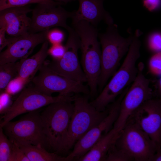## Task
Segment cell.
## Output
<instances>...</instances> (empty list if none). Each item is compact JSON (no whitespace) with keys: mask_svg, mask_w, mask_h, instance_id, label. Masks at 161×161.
I'll use <instances>...</instances> for the list:
<instances>
[{"mask_svg":"<svg viewBox=\"0 0 161 161\" xmlns=\"http://www.w3.org/2000/svg\"><path fill=\"white\" fill-rule=\"evenodd\" d=\"M128 118L131 119L158 145H161L160 98H153L147 100Z\"/></svg>","mask_w":161,"mask_h":161,"instance_id":"14","label":"cell"},{"mask_svg":"<svg viewBox=\"0 0 161 161\" xmlns=\"http://www.w3.org/2000/svg\"><path fill=\"white\" fill-rule=\"evenodd\" d=\"M142 32L137 30L122 65L109 82L102 89L100 94L90 102L97 111H103L116 100V97L133 82L138 72L136 63L140 56L141 42L139 37Z\"/></svg>","mask_w":161,"mask_h":161,"instance_id":"1","label":"cell"},{"mask_svg":"<svg viewBox=\"0 0 161 161\" xmlns=\"http://www.w3.org/2000/svg\"><path fill=\"white\" fill-rule=\"evenodd\" d=\"M148 48L152 52L155 53L161 52V34L160 32H154L151 33L148 39Z\"/></svg>","mask_w":161,"mask_h":161,"instance_id":"27","label":"cell"},{"mask_svg":"<svg viewBox=\"0 0 161 161\" xmlns=\"http://www.w3.org/2000/svg\"><path fill=\"white\" fill-rule=\"evenodd\" d=\"M27 83L25 80L17 76L9 82L4 92L10 95H14L22 89Z\"/></svg>","mask_w":161,"mask_h":161,"instance_id":"26","label":"cell"},{"mask_svg":"<svg viewBox=\"0 0 161 161\" xmlns=\"http://www.w3.org/2000/svg\"><path fill=\"white\" fill-rule=\"evenodd\" d=\"M80 40L82 68L86 78L89 95L95 96L97 91L101 71V50L97 40V30L85 21L73 25Z\"/></svg>","mask_w":161,"mask_h":161,"instance_id":"2","label":"cell"},{"mask_svg":"<svg viewBox=\"0 0 161 161\" xmlns=\"http://www.w3.org/2000/svg\"><path fill=\"white\" fill-rule=\"evenodd\" d=\"M33 3L62 4L53 0H0V11L9 7L23 6Z\"/></svg>","mask_w":161,"mask_h":161,"instance_id":"22","label":"cell"},{"mask_svg":"<svg viewBox=\"0 0 161 161\" xmlns=\"http://www.w3.org/2000/svg\"><path fill=\"white\" fill-rule=\"evenodd\" d=\"M12 142L0 128V161H9Z\"/></svg>","mask_w":161,"mask_h":161,"instance_id":"24","label":"cell"},{"mask_svg":"<svg viewBox=\"0 0 161 161\" xmlns=\"http://www.w3.org/2000/svg\"><path fill=\"white\" fill-rule=\"evenodd\" d=\"M75 96L72 95L52 96L45 94L34 86L23 89L20 94L4 112L2 119L0 122V128L17 116L25 113L38 110L39 109L57 102H73Z\"/></svg>","mask_w":161,"mask_h":161,"instance_id":"8","label":"cell"},{"mask_svg":"<svg viewBox=\"0 0 161 161\" xmlns=\"http://www.w3.org/2000/svg\"><path fill=\"white\" fill-rule=\"evenodd\" d=\"M161 0H143V6L148 11L153 12L157 10L160 7Z\"/></svg>","mask_w":161,"mask_h":161,"instance_id":"31","label":"cell"},{"mask_svg":"<svg viewBox=\"0 0 161 161\" xmlns=\"http://www.w3.org/2000/svg\"><path fill=\"white\" fill-rule=\"evenodd\" d=\"M64 38V32L58 29L49 30L47 34V40L52 44H61Z\"/></svg>","mask_w":161,"mask_h":161,"instance_id":"29","label":"cell"},{"mask_svg":"<svg viewBox=\"0 0 161 161\" xmlns=\"http://www.w3.org/2000/svg\"><path fill=\"white\" fill-rule=\"evenodd\" d=\"M148 68L150 72L154 75L160 77L161 75V52L155 53L149 59Z\"/></svg>","mask_w":161,"mask_h":161,"instance_id":"25","label":"cell"},{"mask_svg":"<svg viewBox=\"0 0 161 161\" xmlns=\"http://www.w3.org/2000/svg\"><path fill=\"white\" fill-rule=\"evenodd\" d=\"M127 90V88L125 89L118 98L107 107L108 111L106 116L76 142L73 151L66 157L67 161L77 160L89 151L102 137L113 128L119 115L121 102Z\"/></svg>","mask_w":161,"mask_h":161,"instance_id":"11","label":"cell"},{"mask_svg":"<svg viewBox=\"0 0 161 161\" xmlns=\"http://www.w3.org/2000/svg\"><path fill=\"white\" fill-rule=\"evenodd\" d=\"M106 161H132L133 159L122 149L113 144L107 154Z\"/></svg>","mask_w":161,"mask_h":161,"instance_id":"23","label":"cell"},{"mask_svg":"<svg viewBox=\"0 0 161 161\" xmlns=\"http://www.w3.org/2000/svg\"><path fill=\"white\" fill-rule=\"evenodd\" d=\"M11 142L12 148L9 161H29L21 148L16 143Z\"/></svg>","mask_w":161,"mask_h":161,"instance_id":"28","label":"cell"},{"mask_svg":"<svg viewBox=\"0 0 161 161\" xmlns=\"http://www.w3.org/2000/svg\"><path fill=\"white\" fill-rule=\"evenodd\" d=\"M65 52V46L62 44H52L48 49V55H50L55 59H58L61 58Z\"/></svg>","mask_w":161,"mask_h":161,"instance_id":"30","label":"cell"},{"mask_svg":"<svg viewBox=\"0 0 161 161\" xmlns=\"http://www.w3.org/2000/svg\"><path fill=\"white\" fill-rule=\"evenodd\" d=\"M48 46L49 42L47 40L42 43L40 49L36 53L30 57L20 60L17 76L27 83L31 81L48 55Z\"/></svg>","mask_w":161,"mask_h":161,"instance_id":"18","label":"cell"},{"mask_svg":"<svg viewBox=\"0 0 161 161\" xmlns=\"http://www.w3.org/2000/svg\"><path fill=\"white\" fill-rule=\"evenodd\" d=\"M68 31V38L65 45V52L63 56L58 59L45 60V63L50 69L56 73L83 83L86 82L87 80L78 59L80 39L73 28L71 27Z\"/></svg>","mask_w":161,"mask_h":161,"instance_id":"12","label":"cell"},{"mask_svg":"<svg viewBox=\"0 0 161 161\" xmlns=\"http://www.w3.org/2000/svg\"><path fill=\"white\" fill-rule=\"evenodd\" d=\"M161 161V148H159L156 153L153 155L151 161Z\"/></svg>","mask_w":161,"mask_h":161,"instance_id":"34","label":"cell"},{"mask_svg":"<svg viewBox=\"0 0 161 161\" xmlns=\"http://www.w3.org/2000/svg\"><path fill=\"white\" fill-rule=\"evenodd\" d=\"M74 110L67 136L61 153L66 154L89 130L100 123L107 115L108 109L97 111L89 102L87 96H75Z\"/></svg>","mask_w":161,"mask_h":161,"instance_id":"5","label":"cell"},{"mask_svg":"<svg viewBox=\"0 0 161 161\" xmlns=\"http://www.w3.org/2000/svg\"><path fill=\"white\" fill-rule=\"evenodd\" d=\"M78 9L72 11L71 17L73 25L82 21H87L94 27L101 21L108 25L113 24V21L103 6L104 0H78Z\"/></svg>","mask_w":161,"mask_h":161,"instance_id":"17","label":"cell"},{"mask_svg":"<svg viewBox=\"0 0 161 161\" xmlns=\"http://www.w3.org/2000/svg\"><path fill=\"white\" fill-rule=\"evenodd\" d=\"M6 108L0 102V114L3 113Z\"/></svg>","mask_w":161,"mask_h":161,"instance_id":"35","label":"cell"},{"mask_svg":"<svg viewBox=\"0 0 161 161\" xmlns=\"http://www.w3.org/2000/svg\"><path fill=\"white\" fill-rule=\"evenodd\" d=\"M120 131L113 128L102 137L89 151L77 161H105L109 150L115 143Z\"/></svg>","mask_w":161,"mask_h":161,"instance_id":"19","label":"cell"},{"mask_svg":"<svg viewBox=\"0 0 161 161\" xmlns=\"http://www.w3.org/2000/svg\"><path fill=\"white\" fill-rule=\"evenodd\" d=\"M32 10L27 5L9 7L0 11V28L6 33L17 37L29 33L31 19L27 16Z\"/></svg>","mask_w":161,"mask_h":161,"instance_id":"16","label":"cell"},{"mask_svg":"<svg viewBox=\"0 0 161 161\" xmlns=\"http://www.w3.org/2000/svg\"><path fill=\"white\" fill-rule=\"evenodd\" d=\"M6 32L3 27L0 28V52L6 47L10 41V38H6Z\"/></svg>","mask_w":161,"mask_h":161,"instance_id":"32","label":"cell"},{"mask_svg":"<svg viewBox=\"0 0 161 161\" xmlns=\"http://www.w3.org/2000/svg\"><path fill=\"white\" fill-rule=\"evenodd\" d=\"M38 71L31 81L36 88L45 94L52 95L53 93H58L62 95L74 93L89 95V89L87 86L54 72L45 62Z\"/></svg>","mask_w":161,"mask_h":161,"instance_id":"10","label":"cell"},{"mask_svg":"<svg viewBox=\"0 0 161 161\" xmlns=\"http://www.w3.org/2000/svg\"><path fill=\"white\" fill-rule=\"evenodd\" d=\"M155 91L154 92L155 95L160 97L161 95V78L159 77L155 84Z\"/></svg>","mask_w":161,"mask_h":161,"instance_id":"33","label":"cell"},{"mask_svg":"<svg viewBox=\"0 0 161 161\" xmlns=\"http://www.w3.org/2000/svg\"><path fill=\"white\" fill-rule=\"evenodd\" d=\"M137 67V76L121 102L119 115L113 125V128L118 131L123 129L134 111L145 102L155 96L150 86L151 80L146 78L143 73V63L140 62Z\"/></svg>","mask_w":161,"mask_h":161,"instance_id":"9","label":"cell"},{"mask_svg":"<svg viewBox=\"0 0 161 161\" xmlns=\"http://www.w3.org/2000/svg\"><path fill=\"white\" fill-rule=\"evenodd\" d=\"M133 36L122 37L117 25L114 24L108 25L105 32L99 34L101 47V71L98 84L100 90L102 89L117 71L121 59L128 52Z\"/></svg>","mask_w":161,"mask_h":161,"instance_id":"4","label":"cell"},{"mask_svg":"<svg viewBox=\"0 0 161 161\" xmlns=\"http://www.w3.org/2000/svg\"><path fill=\"white\" fill-rule=\"evenodd\" d=\"M19 61L0 64V94L4 92L9 82L17 76Z\"/></svg>","mask_w":161,"mask_h":161,"instance_id":"21","label":"cell"},{"mask_svg":"<svg viewBox=\"0 0 161 161\" xmlns=\"http://www.w3.org/2000/svg\"><path fill=\"white\" fill-rule=\"evenodd\" d=\"M32 11L29 33H38L57 27L68 31L71 27L67 24L66 21L71 18L72 12L66 11L60 5L38 4Z\"/></svg>","mask_w":161,"mask_h":161,"instance_id":"13","label":"cell"},{"mask_svg":"<svg viewBox=\"0 0 161 161\" xmlns=\"http://www.w3.org/2000/svg\"><path fill=\"white\" fill-rule=\"evenodd\" d=\"M49 30L10 38L6 49L0 52V64L15 63L28 57L36 46L47 40Z\"/></svg>","mask_w":161,"mask_h":161,"instance_id":"15","label":"cell"},{"mask_svg":"<svg viewBox=\"0 0 161 161\" xmlns=\"http://www.w3.org/2000/svg\"><path fill=\"white\" fill-rule=\"evenodd\" d=\"M18 145L24 153L29 161H67L66 157L61 156L55 152H49L40 145Z\"/></svg>","mask_w":161,"mask_h":161,"instance_id":"20","label":"cell"},{"mask_svg":"<svg viewBox=\"0 0 161 161\" xmlns=\"http://www.w3.org/2000/svg\"><path fill=\"white\" fill-rule=\"evenodd\" d=\"M53 1L59 2L62 3L64 4V3H66L69 1L74 0H53Z\"/></svg>","mask_w":161,"mask_h":161,"instance_id":"36","label":"cell"},{"mask_svg":"<svg viewBox=\"0 0 161 161\" xmlns=\"http://www.w3.org/2000/svg\"><path fill=\"white\" fill-rule=\"evenodd\" d=\"M2 128L9 140L18 145H40L47 149L38 110L28 113L18 120L8 122Z\"/></svg>","mask_w":161,"mask_h":161,"instance_id":"7","label":"cell"},{"mask_svg":"<svg viewBox=\"0 0 161 161\" xmlns=\"http://www.w3.org/2000/svg\"><path fill=\"white\" fill-rule=\"evenodd\" d=\"M115 144L135 161H151L161 147L129 118L120 131Z\"/></svg>","mask_w":161,"mask_h":161,"instance_id":"6","label":"cell"},{"mask_svg":"<svg viewBox=\"0 0 161 161\" xmlns=\"http://www.w3.org/2000/svg\"><path fill=\"white\" fill-rule=\"evenodd\" d=\"M72 102L60 101L51 103L40 113L47 148L61 153L74 110Z\"/></svg>","mask_w":161,"mask_h":161,"instance_id":"3","label":"cell"}]
</instances>
